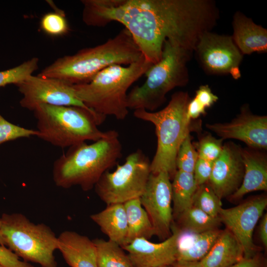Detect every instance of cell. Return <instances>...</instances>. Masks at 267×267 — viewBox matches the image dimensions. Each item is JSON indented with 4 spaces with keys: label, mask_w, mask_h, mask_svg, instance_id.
I'll return each mask as SVG.
<instances>
[{
    "label": "cell",
    "mask_w": 267,
    "mask_h": 267,
    "mask_svg": "<svg viewBox=\"0 0 267 267\" xmlns=\"http://www.w3.org/2000/svg\"><path fill=\"white\" fill-rule=\"evenodd\" d=\"M82 19L89 26L111 22L125 26L144 58L152 64L161 59L168 40L192 52L200 36L218 18L208 0H83Z\"/></svg>",
    "instance_id": "1"
},
{
    "label": "cell",
    "mask_w": 267,
    "mask_h": 267,
    "mask_svg": "<svg viewBox=\"0 0 267 267\" xmlns=\"http://www.w3.org/2000/svg\"><path fill=\"white\" fill-rule=\"evenodd\" d=\"M143 56L126 28L105 43L60 57L38 75L72 85L89 83L99 72L114 65H129Z\"/></svg>",
    "instance_id": "2"
},
{
    "label": "cell",
    "mask_w": 267,
    "mask_h": 267,
    "mask_svg": "<svg viewBox=\"0 0 267 267\" xmlns=\"http://www.w3.org/2000/svg\"><path fill=\"white\" fill-rule=\"evenodd\" d=\"M122 150L118 133L115 130L92 143L85 142L70 147L54 162L53 181L63 188L78 185L84 191L89 190L117 163Z\"/></svg>",
    "instance_id": "3"
},
{
    "label": "cell",
    "mask_w": 267,
    "mask_h": 267,
    "mask_svg": "<svg viewBox=\"0 0 267 267\" xmlns=\"http://www.w3.org/2000/svg\"><path fill=\"white\" fill-rule=\"evenodd\" d=\"M152 64L142 56L126 66H109L99 72L89 83L73 85L75 94L84 105L98 115L124 120L129 113V88L145 74Z\"/></svg>",
    "instance_id": "4"
},
{
    "label": "cell",
    "mask_w": 267,
    "mask_h": 267,
    "mask_svg": "<svg viewBox=\"0 0 267 267\" xmlns=\"http://www.w3.org/2000/svg\"><path fill=\"white\" fill-rule=\"evenodd\" d=\"M39 132L38 137L54 146L65 148L96 141L108 136L97 126L105 117L92 110L79 106L41 104L33 111Z\"/></svg>",
    "instance_id": "5"
},
{
    "label": "cell",
    "mask_w": 267,
    "mask_h": 267,
    "mask_svg": "<svg viewBox=\"0 0 267 267\" xmlns=\"http://www.w3.org/2000/svg\"><path fill=\"white\" fill-rule=\"evenodd\" d=\"M188 94L178 91L173 94L168 104L157 112L139 109L134 116L150 122L155 127L157 146L150 164L151 173L166 172L171 179L177 171L176 164L178 149L186 136L193 129L191 120L187 117V107L190 101Z\"/></svg>",
    "instance_id": "6"
},
{
    "label": "cell",
    "mask_w": 267,
    "mask_h": 267,
    "mask_svg": "<svg viewBox=\"0 0 267 267\" xmlns=\"http://www.w3.org/2000/svg\"><path fill=\"white\" fill-rule=\"evenodd\" d=\"M192 52L167 40L160 60L152 64L145 75L146 79L128 93L129 109L153 112L164 103L166 94L188 81L186 64Z\"/></svg>",
    "instance_id": "7"
},
{
    "label": "cell",
    "mask_w": 267,
    "mask_h": 267,
    "mask_svg": "<svg viewBox=\"0 0 267 267\" xmlns=\"http://www.w3.org/2000/svg\"><path fill=\"white\" fill-rule=\"evenodd\" d=\"M0 232L5 246L26 262L41 267H58L54 253L58 237L47 225L31 222L21 213H4Z\"/></svg>",
    "instance_id": "8"
},
{
    "label": "cell",
    "mask_w": 267,
    "mask_h": 267,
    "mask_svg": "<svg viewBox=\"0 0 267 267\" xmlns=\"http://www.w3.org/2000/svg\"><path fill=\"white\" fill-rule=\"evenodd\" d=\"M150 164L141 150L131 153L114 172L102 175L94 186L96 194L107 205L139 198L151 174Z\"/></svg>",
    "instance_id": "9"
},
{
    "label": "cell",
    "mask_w": 267,
    "mask_h": 267,
    "mask_svg": "<svg viewBox=\"0 0 267 267\" xmlns=\"http://www.w3.org/2000/svg\"><path fill=\"white\" fill-rule=\"evenodd\" d=\"M204 69L210 73L240 77L239 66L243 55L232 37L207 31L199 38L194 50Z\"/></svg>",
    "instance_id": "10"
},
{
    "label": "cell",
    "mask_w": 267,
    "mask_h": 267,
    "mask_svg": "<svg viewBox=\"0 0 267 267\" xmlns=\"http://www.w3.org/2000/svg\"><path fill=\"white\" fill-rule=\"evenodd\" d=\"M16 86L23 96L20 105L31 111L41 104L89 109L78 98L73 85L59 79L32 75Z\"/></svg>",
    "instance_id": "11"
},
{
    "label": "cell",
    "mask_w": 267,
    "mask_h": 267,
    "mask_svg": "<svg viewBox=\"0 0 267 267\" xmlns=\"http://www.w3.org/2000/svg\"><path fill=\"white\" fill-rule=\"evenodd\" d=\"M166 172L151 173L145 189L139 198L147 213L154 233L161 239L169 237L173 219L172 182Z\"/></svg>",
    "instance_id": "12"
},
{
    "label": "cell",
    "mask_w": 267,
    "mask_h": 267,
    "mask_svg": "<svg viewBox=\"0 0 267 267\" xmlns=\"http://www.w3.org/2000/svg\"><path fill=\"white\" fill-rule=\"evenodd\" d=\"M267 205L265 196H259L228 209L222 208L219 217L221 222L236 238L242 247L245 258L257 254L253 233L257 222Z\"/></svg>",
    "instance_id": "13"
},
{
    "label": "cell",
    "mask_w": 267,
    "mask_h": 267,
    "mask_svg": "<svg viewBox=\"0 0 267 267\" xmlns=\"http://www.w3.org/2000/svg\"><path fill=\"white\" fill-rule=\"evenodd\" d=\"M206 126L223 140L236 139L251 148H267V117L252 114L248 106L243 107L237 117L230 122L208 124Z\"/></svg>",
    "instance_id": "14"
},
{
    "label": "cell",
    "mask_w": 267,
    "mask_h": 267,
    "mask_svg": "<svg viewBox=\"0 0 267 267\" xmlns=\"http://www.w3.org/2000/svg\"><path fill=\"white\" fill-rule=\"evenodd\" d=\"M171 235L164 241L153 243L148 239L136 238L122 246L134 267H161L172 266L178 260L181 230L172 225Z\"/></svg>",
    "instance_id": "15"
},
{
    "label": "cell",
    "mask_w": 267,
    "mask_h": 267,
    "mask_svg": "<svg viewBox=\"0 0 267 267\" xmlns=\"http://www.w3.org/2000/svg\"><path fill=\"white\" fill-rule=\"evenodd\" d=\"M241 149L233 142H228L214 162L208 183L221 199L230 197L242 183L244 168Z\"/></svg>",
    "instance_id": "16"
},
{
    "label": "cell",
    "mask_w": 267,
    "mask_h": 267,
    "mask_svg": "<svg viewBox=\"0 0 267 267\" xmlns=\"http://www.w3.org/2000/svg\"><path fill=\"white\" fill-rule=\"evenodd\" d=\"M58 237V249L71 267H98L93 240L73 231L66 230Z\"/></svg>",
    "instance_id": "17"
},
{
    "label": "cell",
    "mask_w": 267,
    "mask_h": 267,
    "mask_svg": "<svg viewBox=\"0 0 267 267\" xmlns=\"http://www.w3.org/2000/svg\"><path fill=\"white\" fill-rule=\"evenodd\" d=\"M244 168L242 183L230 197L239 200L245 194L255 191L267 189V158L261 150L250 147L241 148Z\"/></svg>",
    "instance_id": "18"
},
{
    "label": "cell",
    "mask_w": 267,
    "mask_h": 267,
    "mask_svg": "<svg viewBox=\"0 0 267 267\" xmlns=\"http://www.w3.org/2000/svg\"><path fill=\"white\" fill-rule=\"evenodd\" d=\"M232 39L241 53L265 52L267 50V30L237 12L233 21Z\"/></svg>",
    "instance_id": "19"
},
{
    "label": "cell",
    "mask_w": 267,
    "mask_h": 267,
    "mask_svg": "<svg viewBox=\"0 0 267 267\" xmlns=\"http://www.w3.org/2000/svg\"><path fill=\"white\" fill-rule=\"evenodd\" d=\"M244 258L240 243L226 229L222 230L209 252L200 261L203 267H230Z\"/></svg>",
    "instance_id": "20"
},
{
    "label": "cell",
    "mask_w": 267,
    "mask_h": 267,
    "mask_svg": "<svg viewBox=\"0 0 267 267\" xmlns=\"http://www.w3.org/2000/svg\"><path fill=\"white\" fill-rule=\"evenodd\" d=\"M91 220L98 225L109 239L121 247L126 244L128 225L124 204L107 205L102 211L92 214Z\"/></svg>",
    "instance_id": "21"
},
{
    "label": "cell",
    "mask_w": 267,
    "mask_h": 267,
    "mask_svg": "<svg viewBox=\"0 0 267 267\" xmlns=\"http://www.w3.org/2000/svg\"><path fill=\"white\" fill-rule=\"evenodd\" d=\"M124 205L128 225L125 245L136 238H143L149 240L155 235L151 221L142 206L139 198L130 200Z\"/></svg>",
    "instance_id": "22"
},
{
    "label": "cell",
    "mask_w": 267,
    "mask_h": 267,
    "mask_svg": "<svg viewBox=\"0 0 267 267\" xmlns=\"http://www.w3.org/2000/svg\"><path fill=\"white\" fill-rule=\"evenodd\" d=\"M173 179V216L178 218L192 205L198 186L192 173L177 170Z\"/></svg>",
    "instance_id": "23"
},
{
    "label": "cell",
    "mask_w": 267,
    "mask_h": 267,
    "mask_svg": "<svg viewBox=\"0 0 267 267\" xmlns=\"http://www.w3.org/2000/svg\"><path fill=\"white\" fill-rule=\"evenodd\" d=\"M178 227L182 232L196 234L218 229L221 221L219 217H213L192 205L178 218Z\"/></svg>",
    "instance_id": "24"
},
{
    "label": "cell",
    "mask_w": 267,
    "mask_h": 267,
    "mask_svg": "<svg viewBox=\"0 0 267 267\" xmlns=\"http://www.w3.org/2000/svg\"><path fill=\"white\" fill-rule=\"evenodd\" d=\"M93 241L96 249L98 267H134L118 244L103 239Z\"/></svg>",
    "instance_id": "25"
},
{
    "label": "cell",
    "mask_w": 267,
    "mask_h": 267,
    "mask_svg": "<svg viewBox=\"0 0 267 267\" xmlns=\"http://www.w3.org/2000/svg\"><path fill=\"white\" fill-rule=\"evenodd\" d=\"M222 232L216 229L197 234L190 245L178 248L177 261H200L209 252Z\"/></svg>",
    "instance_id": "26"
},
{
    "label": "cell",
    "mask_w": 267,
    "mask_h": 267,
    "mask_svg": "<svg viewBox=\"0 0 267 267\" xmlns=\"http://www.w3.org/2000/svg\"><path fill=\"white\" fill-rule=\"evenodd\" d=\"M221 200L207 182L198 186L192 205L213 217H217L222 208Z\"/></svg>",
    "instance_id": "27"
},
{
    "label": "cell",
    "mask_w": 267,
    "mask_h": 267,
    "mask_svg": "<svg viewBox=\"0 0 267 267\" xmlns=\"http://www.w3.org/2000/svg\"><path fill=\"white\" fill-rule=\"evenodd\" d=\"M39 62L38 57H33L15 67L0 71V87L21 83L38 69Z\"/></svg>",
    "instance_id": "28"
},
{
    "label": "cell",
    "mask_w": 267,
    "mask_h": 267,
    "mask_svg": "<svg viewBox=\"0 0 267 267\" xmlns=\"http://www.w3.org/2000/svg\"><path fill=\"white\" fill-rule=\"evenodd\" d=\"M40 27L44 33L52 37L65 35L70 30L65 15L61 11L44 14L41 19Z\"/></svg>",
    "instance_id": "29"
},
{
    "label": "cell",
    "mask_w": 267,
    "mask_h": 267,
    "mask_svg": "<svg viewBox=\"0 0 267 267\" xmlns=\"http://www.w3.org/2000/svg\"><path fill=\"white\" fill-rule=\"evenodd\" d=\"M198 159V153L192 143L190 134H189L181 143L177 155V170L193 174Z\"/></svg>",
    "instance_id": "30"
},
{
    "label": "cell",
    "mask_w": 267,
    "mask_h": 267,
    "mask_svg": "<svg viewBox=\"0 0 267 267\" xmlns=\"http://www.w3.org/2000/svg\"><path fill=\"white\" fill-rule=\"evenodd\" d=\"M39 135V131L26 129L13 124L4 118L0 114V145L4 142L22 137H30Z\"/></svg>",
    "instance_id": "31"
},
{
    "label": "cell",
    "mask_w": 267,
    "mask_h": 267,
    "mask_svg": "<svg viewBox=\"0 0 267 267\" xmlns=\"http://www.w3.org/2000/svg\"><path fill=\"white\" fill-rule=\"evenodd\" d=\"M222 139L216 138L210 134L201 137L196 147L198 158L214 162L222 151Z\"/></svg>",
    "instance_id": "32"
},
{
    "label": "cell",
    "mask_w": 267,
    "mask_h": 267,
    "mask_svg": "<svg viewBox=\"0 0 267 267\" xmlns=\"http://www.w3.org/2000/svg\"><path fill=\"white\" fill-rule=\"evenodd\" d=\"M218 100L208 85H202L196 90L195 97L190 100V103L203 115L206 109L211 107Z\"/></svg>",
    "instance_id": "33"
},
{
    "label": "cell",
    "mask_w": 267,
    "mask_h": 267,
    "mask_svg": "<svg viewBox=\"0 0 267 267\" xmlns=\"http://www.w3.org/2000/svg\"><path fill=\"white\" fill-rule=\"evenodd\" d=\"M214 162L201 158L197 159L193 171V175L197 186L207 182L210 178Z\"/></svg>",
    "instance_id": "34"
},
{
    "label": "cell",
    "mask_w": 267,
    "mask_h": 267,
    "mask_svg": "<svg viewBox=\"0 0 267 267\" xmlns=\"http://www.w3.org/2000/svg\"><path fill=\"white\" fill-rule=\"evenodd\" d=\"M0 265L3 267H34L21 260L5 246L0 245Z\"/></svg>",
    "instance_id": "35"
},
{
    "label": "cell",
    "mask_w": 267,
    "mask_h": 267,
    "mask_svg": "<svg viewBox=\"0 0 267 267\" xmlns=\"http://www.w3.org/2000/svg\"><path fill=\"white\" fill-rule=\"evenodd\" d=\"M230 267H267V264L265 259L257 254L251 258H244Z\"/></svg>",
    "instance_id": "36"
},
{
    "label": "cell",
    "mask_w": 267,
    "mask_h": 267,
    "mask_svg": "<svg viewBox=\"0 0 267 267\" xmlns=\"http://www.w3.org/2000/svg\"><path fill=\"white\" fill-rule=\"evenodd\" d=\"M259 237L265 247L267 246V214H265L261 220L259 228Z\"/></svg>",
    "instance_id": "37"
},
{
    "label": "cell",
    "mask_w": 267,
    "mask_h": 267,
    "mask_svg": "<svg viewBox=\"0 0 267 267\" xmlns=\"http://www.w3.org/2000/svg\"><path fill=\"white\" fill-rule=\"evenodd\" d=\"M172 267H203L200 261H177Z\"/></svg>",
    "instance_id": "38"
},
{
    "label": "cell",
    "mask_w": 267,
    "mask_h": 267,
    "mask_svg": "<svg viewBox=\"0 0 267 267\" xmlns=\"http://www.w3.org/2000/svg\"><path fill=\"white\" fill-rule=\"evenodd\" d=\"M0 245L5 246V243L3 239L0 232Z\"/></svg>",
    "instance_id": "39"
},
{
    "label": "cell",
    "mask_w": 267,
    "mask_h": 267,
    "mask_svg": "<svg viewBox=\"0 0 267 267\" xmlns=\"http://www.w3.org/2000/svg\"><path fill=\"white\" fill-rule=\"evenodd\" d=\"M161 267H172V266H163Z\"/></svg>",
    "instance_id": "40"
},
{
    "label": "cell",
    "mask_w": 267,
    "mask_h": 267,
    "mask_svg": "<svg viewBox=\"0 0 267 267\" xmlns=\"http://www.w3.org/2000/svg\"><path fill=\"white\" fill-rule=\"evenodd\" d=\"M0 267H3L0 265Z\"/></svg>",
    "instance_id": "41"
}]
</instances>
